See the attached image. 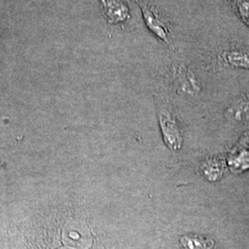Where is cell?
Segmentation results:
<instances>
[{"instance_id":"obj_1","label":"cell","mask_w":249,"mask_h":249,"mask_svg":"<svg viewBox=\"0 0 249 249\" xmlns=\"http://www.w3.org/2000/svg\"><path fill=\"white\" fill-rule=\"evenodd\" d=\"M141 8L142 9L145 22L147 23L149 29L151 30L155 35H157L158 37H160L162 41H165L166 43H168V35H167L166 27L164 25V23L161 22L160 18L157 15V13L154 11V9L145 4L141 5Z\"/></svg>"},{"instance_id":"obj_2","label":"cell","mask_w":249,"mask_h":249,"mask_svg":"<svg viewBox=\"0 0 249 249\" xmlns=\"http://www.w3.org/2000/svg\"><path fill=\"white\" fill-rule=\"evenodd\" d=\"M105 13L111 22L124 21L128 16L127 8L116 0H102Z\"/></svg>"},{"instance_id":"obj_3","label":"cell","mask_w":249,"mask_h":249,"mask_svg":"<svg viewBox=\"0 0 249 249\" xmlns=\"http://www.w3.org/2000/svg\"><path fill=\"white\" fill-rule=\"evenodd\" d=\"M225 60L236 67H249V53L241 50H233L224 54Z\"/></svg>"},{"instance_id":"obj_4","label":"cell","mask_w":249,"mask_h":249,"mask_svg":"<svg viewBox=\"0 0 249 249\" xmlns=\"http://www.w3.org/2000/svg\"><path fill=\"white\" fill-rule=\"evenodd\" d=\"M203 239H187V247L190 249H209L208 246H199V244L204 243Z\"/></svg>"}]
</instances>
